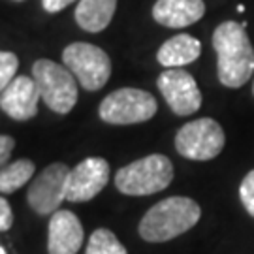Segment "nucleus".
<instances>
[{"instance_id": "nucleus-1", "label": "nucleus", "mask_w": 254, "mask_h": 254, "mask_svg": "<svg viewBox=\"0 0 254 254\" xmlns=\"http://www.w3.org/2000/svg\"><path fill=\"white\" fill-rule=\"evenodd\" d=\"M218 81L228 89L243 87L254 73V49L245 27L236 21L220 23L213 32Z\"/></svg>"}, {"instance_id": "nucleus-2", "label": "nucleus", "mask_w": 254, "mask_h": 254, "mask_svg": "<svg viewBox=\"0 0 254 254\" xmlns=\"http://www.w3.org/2000/svg\"><path fill=\"white\" fill-rule=\"evenodd\" d=\"M201 209L190 198L172 196L154 203L139 220V236L149 243H164L198 224Z\"/></svg>"}, {"instance_id": "nucleus-3", "label": "nucleus", "mask_w": 254, "mask_h": 254, "mask_svg": "<svg viewBox=\"0 0 254 254\" xmlns=\"http://www.w3.org/2000/svg\"><path fill=\"white\" fill-rule=\"evenodd\" d=\"M173 181V164L166 154H149L121 168L115 187L127 196H149L164 190Z\"/></svg>"}, {"instance_id": "nucleus-4", "label": "nucleus", "mask_w": 254, "mask_h": 254, "mask_svg": "<svg viewBox=\"0 0 254 254\" xmlns=\"http://www.w3.org/2000/svg\"><path fill=\"white\" fill-rule=\"evenodd\" d=\"M32 77L36 79L42 100L55 113H70L77 104V79L66 66L49 59H40L32 66Z\"/></svg>"}, {"instance_id": "nucleus-5", "label": "nucleus", "mask_w": 254, "mask_h": 254, "mask_svg": "<svg viewBox=\"0 0 254 254\" xmlns=\"http://www.w3.org/2000/svg\"><path fill=\"white\" fill-rule=\"evenodd\" d=\"M63 63L87 91H100L111 75V59L108 53L87 42L70 44L63 51Z\"/></svg>"}, {"instance_id": "nucleus-6", "label": "nucleus", "mask_w": 254, "mask_h": 254, "mask_svg": "<svg viewBox=\"0 0 254 254\" xmlns=\"http://www.w3.org/2000/svg\"><path fill=\"white\" fill-rule=\"evenodd\" d=\"M156 108V98L151 92L125 87L102 100L98 115L109 125H137L153 119Z\"/></svg>"}, {"instance_id": "nucleus-7", "label": "nucleus", "mask_w": 254, "mask_h": 254, "mask_svg": "<svg viewBox=\"0 0 254 254\" xmlns=\"http://www.w3.org/2000/svg\"><path fill=\"white\" fill-rule=\"evenodd\" d=\"M224 143L226 137L222 127L209 117L183 125L175 136L177 153L189 160H213L222 153Z\"/></svg>"}, {"instance_id": "nucleus-8", "label": "nucleus", "mask_w": 254, "mask_h": 254, "mask_svg": "<svg viewBox=\"0 0 254 254\" xmlns=\"http://www.w3.org/2000/svg\"><path fill=\"white\" fill-rule=\"evenodd\" d=\"M68 166L63 162L49 164L38 173L27 190V201L38 215H53L66 200V179Z\"/></svg>"}, {"instance_id": "nucleus-9", "label": "nucleus", "mask_w": 254, "mask_h": 254, "mask_svg": "<svg viewBox=\"0 0 254 254\" xmlns=\"http://www.w3.org/2000/svg\"><path fill=\"white\" fill-rule=\"evenodd\" d=\"M158 91L175 115H190L201 106V92L198 83L183 68H168L158 75Z\"/></svg>"}, {"instance_id": "nucleus-10", "label": "nucleus", "mask_w": 254, "mask_h": 254, "mask_svg": "<svg viewBox=\"0 0 254 254\" xmlns=\"http://www.w3.org/2000/svg\"><path fill=\"white\" fill-rule=\"evenodd\" d=\"M109 181V164L106 158L89 156L70 170L66 179V200L89 201L98 196Z\"/></svg>"}, {"instance_id": "nucleus-11", "label": "nucleus", "mask_w": 254, "mask_h": 254, "mask_svg": "<svg viewBox=\"0 0 254 254\" xmlns=\"http://www.w3.org/2000/svg\"><path fill=\"white\" fill-rule=\"evenodd\" d=\"M42 98V92L34 77L17 75L8 87L2 91L0 108L13 121H30L36 117L38 102Z\"/></svg>"}, {"instance_id": "nucleus-12", "label": "nucleus", "mask_w": 254, "mask_h": 254, "mask_svg": "<svg viewBox=\"0 0 254 254\" xmlns=\"http://www.w3.org/2000/svg\"><path fill=\"white\" fill-rule=\"evenodd\" d=\"M83 224L75 213L59 209L49 218L47 253L49 254H77L83 245Z\"/></svg>"}, {"instance_id": "nucleus-13", "label": "nucleus", "mask_w": 254, "mask_h": 254, "mask_svg": "<svg viewBox=\"0 0 254 254\" xmlns=\"http://www.w3.org/2000/svg\"><path fill=\"white\" fill-rule=\"evenodd\" d=\"M205 13L203 0H156L153 19L168 28H185L198 23Z\"/></svg>"}, {"instance_id": "nucleus-14", "label": "nucleus", "mask_w": 254, "mask_h": 254, "mask_svg": "<svg viewBox=\"0 0 254 254\" xmlns=\"http://www.w3.org/2000/svg\"><path fill=\"white\" fill-rule=\"evenodd\" d=\"M200 53L201 44L198 38L190 36V34H177V36L166 40L160 46L156 59L166 68H179V66L194 63L200 57Z\"/></svg>"}, {"instance_id": "nucleus-15", "label": "nucleus", "mask_w": 254, "mask_h": 254, "mask_svg": "<svg viewBox=\"0 0 254 254\" xmlns=\"http://www.w3.org/2000/svg\"><path fill=\"white\" fill-rule=\"evenodd\" d=\"M117 9V0H79L75 8V23L87 32H102L108 28Z\"/></svg>"}, {"instance_id": "nucleus-16", "label": "nucleus", "mask_w": 254, "mask_h": 254, "mask_svg": "<svg viewBox=\"0 0 254 254\" xmlns=\"http://www.w3.org/2000/svg\"><path fill=\"white\" fill-rule=\"evenodd\" d=\"M34 173H36V166L28 158H19L15 162L4 166L0 173V192L2 194L15 192L23 185H27Z\"/></svg>"}, {"instance_id": "nucleus-17", "label": "nucleus", "mask_w": 254, "mask_h": 254, "mask_svg": "<svg viewBox=\"0 0 254 254\" xmlns=\"http://www.w3.org/2000/svg\"><path fill=\"white\" fill-rule=\"evenodd\" d=\"M85 254H128V251L111 230L98 228L89 237Z\"/></svg>"}, {"instance_id": "nucleus-18", "label": "nucleus", "mask_w": 254, "mask_h": 254, "mask_svg": "<svg viewBox=\"0 0 254 254\" xmlns=\"http://www.w3.org/2000/svg\"><path fill=\"white\" fill-rule=\"evenodd\" d=\"M17 68H19V59L11 51H2L0 53V89L2 91L15 79Z\"/></svg>"}, {"instance_id": "nucleus-19", "label": "nucleus", "mask_w": 254, "mask_h": 254, "mask_svg": "<svg viewBox=\"0 0 254 254\" xmlns=\"http://www.w3.org/2000/svg\"><path fill=\"white\" fill-rule=\"evenodd\" d=\"M239 198H241L243 207L254 217V170L243 177L241 187H239Z\"/></svg>"}, {"instance_id": "nucleus-20", "label": "nucleus", "mask_w": 254, "mask_h": 254, "mask_svg": "<svg viewBox=\"0 0 254 254\" xmlns=\"http://www.w3.org/2000/svg\"><path fill=\"white\" fill-rule=\"evenodd\" d=\"M13 224V213H11V207L6 198L0 200V230L2 232H8Z\"/></svg>"}, {"instance_id": "nucleus-21", "label": "nucleus", "mask_w": 254, "mask_h": 254, "mask_svg": "<svg viewBox=\"0 0 254 254\" xmlns=\"http://www.w3.org/2000/svg\"><path fill=\"white\" fill-rule=\"evenodd\" d=\"M13 147H15V139L11 136L2 134V137H0V162H2V166H6L9 154L13 151Z\"/></svg>"}, {"instance_id": "nucleus-22", "label": "nucleus", "mask_w": 254, "mask_h": 254, "mask_svg": "<svg viewBox=\"0 0 254 254\" xmlns=\"http://www.w3.org/2000/svg\"><path fill=\"white\" fill-rule=\"evenodd\" d=\"M72 2H75V0H42V6L49 13H57V11L64 9L66 6H70Z\"/></svg>"}, {"instance_id": "nucleus-23", "label": "nucleus", "mask_w": 254, "mask_h": 254, "mask_svg": "<svg viewBox=\"0 0 254 254\" xmlns=\"http://www.w3.org/2000/svg\"><path fill=\"white\" fill-rule=\"evenodd\" d=\"M237 11H239V13H243V11H245V6H243V4H239V6H237Z\"/></svg>"}, {"instance_id": "nucleus-24", "label": "nucleus", "mask_w": 254, "mask_h": 254, "mask_svg": "<svg viewBox=\"0 0 254 254\" xmlns=\"http://www.w3.org/2000/svg\"><path fill=\"white\" fill-rule=\"evenodd\" d=\"M0 254H6V247H0Z\"/></svg>"}, {"instance_id": "nucleus-25", "label": "nucleus", "mask_w": 254, "mask_h": 254, "mask_svg": "<svg viewBox=\"0 0 254 254\" xmlns=\"http://www.w3.org/2000/svg\"><path fill=\"white\" fill-rule=\"evenodd\" d=\"M13 2H23V0H13Z\"/></svg>"}, {"instance_id": "nucleus-26", "label": "nucleus", "mask_w": 254, "mask_h": 254, "mask_svg": "<svg viewBox=\"0 0 254 254\" xmlns=\"http://www.w3.org/2000/svg\"><path fill=\"white\" fill-rule=\"evenodd\" d=\"M253 94H254V85H253Z\"/></svg>"}]
</instances>
